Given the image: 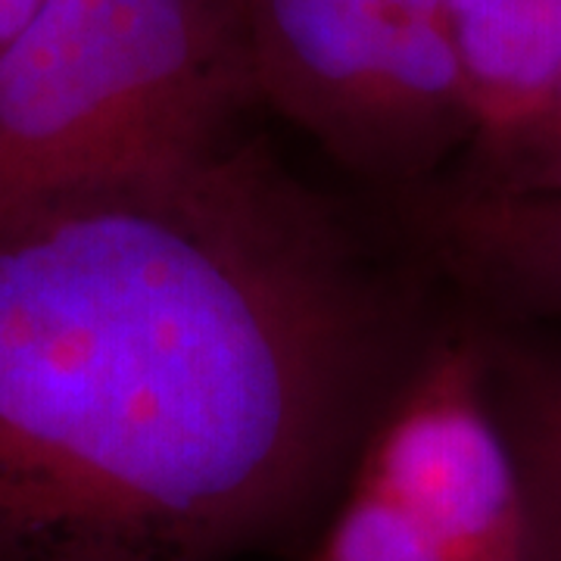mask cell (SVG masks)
<instances>
[{"label":"cell","instance_id":"3957f363","mask_svg":"<svg viewBox=\"0 0 561 561\" xmlns=\"http://www.w3.org/2000/svg\"><path fill=\"white\" fill-rule=\"evenodd\" d=\"M256 88L362 175L424 179L474 135L446 13L387 0H238Z\"/></svg>","mask_w":561,"mask_h":561},{"label":"cell","instance_id":"277c9868","mask_svg":"<svg viewBox=\"0 0 561 561\" xmlns=\"http://www.w3.org/2000/svg\"><path fill=\"white\" fill-rule=\"evenodd\" d=\"M356 478L402 502L461 561H534L522 471L483 390L478 328L424 353Z\"/></svg>","mask_w":561,"mask_h":561},{"label":"cell","instance_id":"8992f818","mask_svg":"<svg viewBox=\"0 0 561 561\" xmlns=\"http://www.w3.org/2000/svg\"><path fill=\"white\" fill-rule=\"evenodd\" d=\"M483 390L522 471L534 561H561V346L481 331Z\"/></svg>","mask_w":561,"mask_h":561},{"label":"cell","instance_id":"5b68a950","mask_svg":"<svg viewBox=\"0 0 561 561\" xmlns=\"http://www.w3.org/2000/svg\"><path fill=\"white\" fill-rule=\"evenodd\" d=\"M415 221L471 297L512 316L561 319V194L490 197L446 184L419 203Z\"/></svg>","mask_w":561,"mask_h":561},{"label":"cell","instance_id":"7a4b0ae2","mask_svg":"<svg viewBox=\"0 0 561 561\" xmlns=\"http://www.w3.org/2000/svg\"><path fill=\"white\" fill-rule=\"evenodd\" d=\"M260 101L238 0H47L0 50V216L203 157Z\"/></svg>","mask_w":561,"mask_h":561},{"label":"cell","instance_id":"ba28073f","mask_svg":"<svg viewBox=\"0 0 561 561\" xmlns=\"http://www.w3.org/2000/svg\"><path fill=\"white\" fill-rule=\"evenodd\" d=\"M309 561H461L390 493L353 481Z\"/></svg>","mask_w":561,"mask_h":561},{"label":"cell","instance_id":"52a82bcc","mask_svg":"<svg viewBox=\"0 0 561 561\" xmlns=\"http://www.w3.org/2000/svg\"><path fill=\"white\" fill-rule=\"evenodd\" d=\"M474 135L500 131L561 76V0H449Z\"/></svg>","mask_w":561,"mask_h":561},{"label":"cell","instance_id":"9c48e42d","mask_svg":"<svg viewBox=\"0 0 561 561\" xmlns=\"http://www.w3.org/2000/svg\"><path fill=\"white\" fill-rule=\"evenodd\" d=\"M47 0H0V50L38 16Z\"/></svg>","mask_w":561,"mask_h":561},{"label":"cell","instance_id":"6da1fadb","mask_svg":"<svg viewBox=\"0 0 561 561\" xmlns=\"http://www.w3.org/2000/svg\"><path fill=\"white\" fill-rule=\"evenodd\" d=\"M405 297L256 138L0 216V561H228L331 483Z\"/></svg>","mask_w":561,"mask_h":561}]
</instances>
